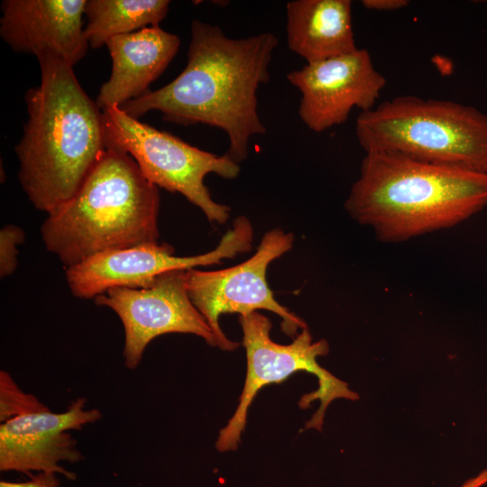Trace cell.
Wrapping results in <instances>:
<instances>
[{
    "label": "cell",
    "mask_w": 487,
    "mask_h": 487,
    "mask_svg": "<svg viewBox=\"0 0 487 487\" xmlns=\"http://www.w3.org/2000/svg\"><path fill=\"white\" fill-rule=\"evenodd\" d=\"M24 240L23 231L14 225H7L0 231V274L1 277L11 275L16 269L17 245Z\"/></svg>",
    "instance_id": "18"
},
{
    "label": "cell",
    "mask_w": 487,
    "mask_h": 487,
    "mask_svg": "<svg viewBox=\"0 0 487 487\" xmlns=\"http://www.w3.org/2000/svg\"><path fill=\"white\" fill-rule=\"evenodd\" d=\"M301 93L299 115L308 128L321 133L345 123L353 108L372 110L386 85L366 49L307 63L287 75Z\"/></svg>",
    "instance_id": "11"
},
{
    "label": "cell",
    "mask_w": 487,
    "mask_h": 487,
    "mask_svg": "<svg viewBox=\"0 0 487 487\" xmlns=\"http://www.w3.org/2000/svg\"><path fill=\"white\" fill-rule=\"evenodd\" d=\"M487 207V173L368 152L345 208L382 243L453 227Z\"/></svg>",
    "instance_id": "3"
},
{
    "label": "cell",
    "mask_w": 487,
    "mask_h": 487,
    "mask_svg": "<svg viewBox=\"0 0 487 487\" xmlns=\"http://www.w3.org/2000/svg\"><path fill=\"white\" fill-rule=\"evenodd\" d=\"M50 409L35 396L23 392L5 371L0 372V420L2 423L25 414Z\"/></svg>",
    "instance_id": "17"
},
{
    "label": "cell",
    "mask_w": 487,
    "mask_h": 487,
    "mask_svg": "<svg viewBox=\"0 0 487 487\" xmlns=\"http://www.w3.org/2000/svg\"><path fill=\"white\" fill-rule=\"evenodd\" d=\"M180 39L159 25L110 39L111 75L100 87L97 106L121 107L149 91V86L167 69L179 51Z\"/></svg>",
    "instance_id": "14"
},
{
    "label": "cell",
    "mask_w": 487,
    "mask_h": 487,
    "mask_svg": "<svg viewBox=\"0 0 487 487\" xmlns=\"http://www.w3.org/2000/svg\"><path fill=\"white\" fill-rule=\"evenodd\" d=\"M243 331V345L246 351L247 372L239 404L217 437L216 447L220 452L235 450L244 430L248 409L259 391L271 383H280L298 372H307L317 378L316 391L301 397L299 405L307 409L319 400L317 411L307 422L305 428L321 431L324 416L328 405L335 399L356 400L359 395L348 388V384L317 363V357L329 352L325 339L312 341L308 327L301 329L289 345L277 344L271 340L270 319L254 311L239 316Z\"/></svg>",
    "instance_id": "6"
},
{
    "label": "cell",
    "mask_w": 487,
    "mask_h": 487,
    "mask_svg": "<svg viewBox=\"0 0 487 487\" xmlns=\"http://www.w3.org/2000/svg\"><path fill=\"white\" fill-rule=\"evenodd\" d=\"M293 241L292 233L274 228L265 233L255 253L244 262L213 271H185L189 299L211 327L219 348L233 351L239 345L225 336L219 325V317L226 313L245 316L257 309L271 311L282 318V331L289 336L308 327L275 299L266 280L269 264L289 252Z\"/></svg>",
    "instance_id": "8"
},
{
    "label": "cell",
    "mask_w": 487,
    "mask_h": 487,
    "mask_svg": "<svg viewBox=\"0 0 487 487\" xmlns=\"http://www.w3.org/2000/svg\"><path fill=\"white\" fill-rule=\"evenodd\" d=\"M100 418L98 409H87L86 400L78 398L61 413L50 409L1 423L0 470L60 473L74 480L75 473L60 465V462L77 463L83 458L69 431Z\"/></svg>",
    "instance_id": "12"
},
{
    "label": "cell",
    "mask_w": 487,
    "mask_h": 487,
    "mask_svg": "<svg viewBox=\"0 0 487 487\" xmlns=\"http://www.w3.org/2000/svg\"><path fill=\"white\" fill-rule=\"evenodd\" d=\"M94 299L114 310L122 321L123 355L128 369L139 365L147 345L161 335L193 334L218 346L211 327L189 299L183 270L165 272L149 287L112 288Z\"/></svg>",
    "instance_id": "10"
},
{
    "label": "cell",
    "mask_w": 487,
    "mask_h": 487,
    "mask_svg": "<svg viewBox=\"0 0 487 487\" xmlns=\"http://www.w3.org/2000/svg\"><path fill=\"white\" fill-rule=\"evenodd\" d=\"M487 484V467L466 480L460 487H482Z\"/></svg>",
    "instance_id": "21"
},
{
    "label": "cell",
    "mask_w": 487,
    "mask_h": 487,
    "mask_svg": "<svg viewBox=\"0 0 487 487\" xmlns=\"http://www.w3.org/2000/svg\"><path fill=\"white\" fill-rule=\"evenodd\" d=\"M36 58L41 82L24 95L28 119L14 151L23 191L50 214L78 191L106 144L103 112L81 87L73 66L48 51Z\"/></svg>",
    "instance_id": "2"
},
{
    "label": "cell",
    "mask_w": 487,
    "mask_h": 487,
    "mask_svg": "<svg viewBox=\"0 0 487 487\" xmlns=\"http://www.w3.org/2000/svg\"><path fill=\"white\" fill-rule=\"evenodd\" d=\"M158 187L126 152L106 147L78 191L48 214L46 249L66 269L107 251L158 243Z\"/></svg>",
    "instance_id": "4"
},
{
    "label": "cell",
    "mask_w": 487,
    "mask_h": 487,
    "mask_svg": "<svg viewBox=\"0 0 487 487\" xmlns=\"http://www.w3.org/2000/svg\"><path fill=\"white\" fill-rule=\"evenodd\" d=\"M168 0H87L84 34L92 49L113 37L159 25L166 17Z\"/></svg>",
    "instance_id": "16"
},
{
    "label": "cell",
    "mask_w": 487,
    "mask_h": 487,
    "mask_svg": "<svg viewBox=\"0 0 487 487\" xmlns=\"http://www.w3.org/2000/svg\"><path fill=\"white\" fill-rule=\"evenodd\" d=\"M102 112L106 147L128 153L147 180L181 194L199 207L208 221L225 223L230 207L212 198L204 179L208 173L235 179L240 173L239 163L226 153L220 156L203 151L142 123L120 107Z\"/></svg>",
    "instance_id": "7"
},
{
    "label": "cell",
    "mask_w": 487,
    "mask_h": 487,
    "mask_svg": "<svg viewBox=\"0 0 487 487\" xmlns=\"http://www.w3.org/2000/svg\"><path fill=\"white\" fill-rule=\"evenodd\" d=\"M87 0H4L0 36L15 52H51L74 66L89 48L84 34Z\"/></svg>",
    "instance_id": "13"
},
{
    "label": "cell",
    "mask_w": 487,
    "mask_h": 487,
    "mask_svg": "<svg viewBox=\"0 0 487 487\" xmlns=\"http://www.w3.org/2000/svg\"><path fill=\"white\" fill-rule=\"evenodd\" d=\"M287 42L307 63L355 51L350 0H294L286 5Z\"/></svg>",
    "instance_id": "15"
},
{
    "label": "cell",
    "mask_w": 487,
    "mask_h": 487,
    "mask_svg": "<svg viewBox=\"0 0 487 487\" xmlns=\"http://www.w3.org/2000/svg\"><path fill=\"white\" fill-rule=\"evenodd\" d=\"M59 479L56 473H38L31 476L28 481L21 482L1 481L0 487H59Z\"/></svg>",
    "instance_id": "19"
},
{
    "label": "cell",
    "mask_w": 487,
    "mask_h": 487,
    "mask_svg": "<svg viewBox=\"0 0 487 487\" xmlns=\"http://www.w3.org/2000/svg\"><path fill=\"white\" fill-rule=\"evenodd\" d=\"M364 8L373 11H395L407 6L408 0H363Z\"/></svg>",
    "instance_id": "20"
},
{
    "label": "cell",
    "mask_w": 487,
    "mask_h": 487,
    "mask_svg": "<svg viewBox=\"0 0 487 487\" xmlns=\"http://www.w3.org/2000/svg\"><path fill=\"white\" fill-rule=\"evenodd\" d=\"M190 35L182 72L120 108L135 119L158 111L176 124L219 128L229 140L226 154L240 163L248 156L251 138L266 133L258 114L257 91L270 80L278 39L269 32L232 39L217 25L198 19L191 23Z\"/></svg>",
    "instance_id": "1"
},
{
    "label": "cell",
    "mask_w": 487,
    "mask_h": 487,
    "mask_svg": "<svg viewBox=\"0 0 487 487\" xmlns=\"http://www.w3.org/2000/svg\"><path fill=\"white\" fill-rule=\"evenodd\" d=\"M355 133L365 152L487 173V115L470 106L400 96L360 113Z\"/></svg>",
    "instance_id": "5"
},
{
    "label": "cell",
    "mask_w": 487,
    "mask_h": 487,
    "mask_svg": "<svg viewBox=\"0 0 487 487\" xmlns=\"http://www.w3.org/2000/svg\"><path fill=\"white\" fill-rule=\"evenodd\" d=\"M253 230L248 218L238 216L233 227L212 251L195 256H175L167 244H143L97 253L66 269L71 293L80 299H95L112 288L142 289L151 286L161 274L176 270L222 263L252 249Z\"/></svg>",
    "instance_id": "9"
}]
</instances>
